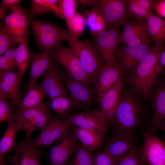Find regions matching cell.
I'll use <instances>...</instances> for the list:
<instances>
[{
    "label": "cell",
    "instance_id": "1",
    "mask_svg": "<svg viewBox=\"0 0 165 165\" xmlns=\"http://www.w3.org/2000/svg\"><path fill=\"white\" fill-rule=\"evenodd\" d=\"M165 49L164 46L151 47L126 79L136 92L145 99L151 94L152 86L157 80L156 77V69L160 57Z\"/></svg>",
    "mask_w": 165,
    "mask_h": 165
},
{
    "label": "cell",
    "instance_id": "2",
    "mask_svg": "<svg viewBox=\"0 0 165 165\" xmlns=\"http://www.w3.org/2000/svg\"><path fill=\"white\" fill-rule=\"evenodd\" d=\"M142 114V106L133 94L129 93L121 94L111 132L113 134H125L134 139Z\"/></svg>",
    "mask_w": 165,
    "mask_h": 165
},
{
    "label": "cell",
    "instance_id": "3",
    "mask_svg": "<svg viewBox=\"0 0 165 165\" xmlns=\"http://www.w3.org/2000/svg\"><path fill=\"white\" fill-rule=\"evenodd\" d=\"M33 36L41 52L51 53L62 41L68 42L70 35L67 30L50 22L29 18Z\"/></svg>",
    "mask_w": 165,
    "mask_h": 165
},
{
    "label": "cell",
    "instance_id": "4",
    "mask_svg": "<svg viewBox=\"0 0 165 165\" xmlns=\"http://www.w3.org/2000/svg\"><path fill=\"white\" fill-rule=\"evenodd\" d=\"M76 55L81 65L88 77L94 82L96 75L103 65L101 59L93 43L70 36L67 42Z\"/></svg>",
    "mask_w": 165,
    "mask_h": 165
},
{
    "label": "cell",
    "instance_id": "5",
    "mask_svg": "<svg viewBox=\"0 0 165 165\" xmlns=\"http://www.w3.org/2000/svg\"><path fill=\"white\" fill-rule=\"evenodd\" d=\"M121 34L118 29H108L92 35V43L103 65L117 61Z\"/></svg>",
    "mask_w": 165,
    "mask_h": 165
},
{
    "label": "cell",
    "instance_id": "6",
    "mask_svg": "<svg viewBox=\"0 0 165 165\" xmlns=\"http://www.w3.org/2000/svg\"><path fill=\"white\" fill-rule=\"evenodd\" d=\"M52 116L46 103L43 101L38 105L20 114L16 118L15 120L20 130L25 132V137L30 138L33 131L42 129Z\"/></svg>",
    "mask_w": 165,
    "mask_h": 165
},
{
    "label": "cell",
    "instance_id": "7",
    "mask_svg": "<svg viewBox=\"0 0 165 165\" xmlns=\"http://www.w3.org/2000/svg\"><path fill=\"white\" fill-rule=\"evenodd\" d=\"M51 54L69 76L89 86L94 82L84 72L76 55L71 47L61 45Z\"/></svg>",
    "mask_w": 165,
    "mask_h": 165
},
{
    "label": "cell",
    "instance_id": "8",
    "mask_svg": "<svg viewBox=\"0 0 165 165\" xmlns=\"http://www.w3.org/2000/svg\"><path fill=\"white\" fill-rule=\"evenodd\" d=\"M93 7L101 14L108 29H118L127 21V1L97 0Z\"/></svg>",
    "mask_w": 165,
    "mask_h": 165
},
{
    "label": "cell",
    "instance_id": "9",
    "mask_svg": "<svg viewBox=\"0 0 165 165\" xmlns=\"http://www.w3.org/2000/svg\"><path fill=\"white\" fill-rule=\"evenodd\" d=\"M10 13L3 18L7 31L12 39L19 44L24 40L29 24L28 12L20 4L10 8Z\"/></svg>",
    "mask_w": 165,
    "mask_h": 165
},
{
    "label": "cell",
    "instance_id": "10",
    "mask_svg": "<svg viewBox=\"0 0 165 165\" xmlns=\"http://www.w3.org/2000/svg\"><path fill=\"white\" fill-rule=\"evenodd\" d=\"M78 139L71 129L57 140L48 154V165H66L79 146Z\"/></svg>",
    "mask_w": 165,
    "mask_h": 165
},
{
    "label": "cell",
    "instance_id": "11",
    "mask_svg": "<svg viewBox=\"0 0 165 165\" xmlns=\"http://www.w3.org/2000/svg\"><path fill=\"white\" fill-rule=\"evenodd\" d=\"M63 80L67 92L74 102L76 108H86L97 98L95 87L75 80L64 73Z\"/></svg>",
    "mask_w": 165,
    "mask_h": 165
},
{
    "label": "cell",
    "instance_id": "12",
    "mask_svg": "<svg viewBox=\"0 0 165 165\" xmlns=\"http://www.w3.org/2000/svg\"><path fill=\"white\" fill-rule=\"evenodd\" d=\"M12 149L14 155L8 156L6 160L12 165H42L39 159L43 151L35 145L30 138L25 137L16 143Z\"/></svg>",
    "mask_w": 165,
    "mask_h": 165
},
{
    "label": "cell",
    "instance_id": "13",
    "mask_svg": "<svg viewBox=\"0 0 165 165\" xmlns=\"http://www.w3.org/2000/svg\"><path fill=\"white\" fill-rule=\"evenodd\" d=\"M140 152L146 165H165V144L152 133L144 132V141Z\"/></svg>",
    "mask_w": 165,
    "mask_h": 165
},
{
    "label": "cell",
    "instance_id": "14",
    "mask_svg": "<svg viewBox=\"0 0 165 165\" xmlns=\"http://www.w3.org/2000/svg\"><path fill=\"white\" fill-rule=\"evenodd\" d=\"M123 72L118 61L104 65L99 69L94 80L98 102L105 93L123 77Z\"/></svg>",
    "mask_w": 165,
    "mask_h": 165
},
{
    "label": "cell",
    "instance_id": "15",
    "mask_svg": "<svg viewBox=\"0 0 165 165\" xmlns=\"http://www.w3.org/2000/svg\"><path fill=\"white\" fill-rule=\"evenodd\" d=\"M64 120L72 127H79L96 130L104 135L108 131V126L100 110H86L71 114Z\"/></svg>",
    "mask_w": 165,
    "mask_h": 165
},
{
    "label": "cell",
    "instance_id": "16",
    "mask_svg": "<svg viewBox=\"0 0 165 165\" xmlns=\"http://www.w3.org/2000/svg\"><path fill=\"white\" fill-rule=\"evenodd\" d=\"M123 25V33L121 34V43L131 47L150 45L151 38L146 22L144 20L127 21Z\"/></svg>",
    "mask_w": 165,
    "mask_h": 165
},
{
    "label": "cell",
    "instance_id": "17",
    "mask_svg": "<svg viewBox=\"0 0 165 165\" xmlns=\"http://www.w3.org/2000/svg\"><path fill=\"white\" fill-rule=\"evenodd\" d=\"M72 127L65 120L52 116L48 123L32 142L39 148L47 147Z\"/></svg>",
    "mask_w": 165,
    "mask_h": 165
},
{
    "label": "cell",
    "instance_id": "18",
    "mask_svg": "<svg viewBox=\"0 0 165 165\" xmlns=\"http://www.w3.org/2000/svg\"><path fill=\"white\" fill-rule=\"evenodd\" d=\"M157 82L152 97L153 114L148 129L152 133L156 132L165 122V78Z\"/></svg>",
    "mask_w": 165,
    "mask_h": 165
},
{
    "label": "cell",
    "instance_id": "19",
    "mask_svg": "<svg viewBox=\"0 0 165 165\" xmlns=\"http://www.w3.org/2000/svg\"><path fill=\"white\" fill-rule=\"evenodd\" d=\"M56 64L51 53H31L29 76L25 90L28 91L36 85L40 76L53 67Z\"/></svg>",
    "mask_w": 165,
    "mask_h": 165
},
{
    "label": "cell",
    "instance_id": "20",
    "mask_svg": "<svg viewBox=\"0 0 165 165\" xmlns=\"http://www.w3.org/2000/svg\"><path fill=\"white\" fill-rule=\"evenodd\" d=\"M63 74L56 64L42 75V80L39 85L48 96V99L67 94L63 80Z\"/></svg>",
    "mask_w": 165,
    "mask_h": 165
},
{
    "label": "cell",
    "instance_id": "21",
    "mask_svg": "<svg viewBox=\"0 0 165 165\" xmlns=\"http://www.w3.org/2000/svg\"><path fill=\"white\" fill-rule=\"evenodd\" d=\"M123 86V78L107 91L98 102L107 126L112 124Z\"/></svg>",
    "mask_w": 165,
    "mask_h": 165
},
{
    "label": "cell",
    "instance_id": "22",
    "mask_svg": "<svg viewBox=\"0 0 165 165\" xmlns=\"http://www.w3.org/2000/svg\"><path fill=\"white\" fill-rule=\"evenodd\" d=\"M151 47L149 44H144L137 47L127 45L119 47L117 61L123 71L131 72L138 64L149 51Z\"/></svg>",
    "mask_w": 165,
    "mask_h": 165
},
{
    "label": "cell",
    "instance_id": "23",
    "mask_svg": "<svg viewBox=\"0 0 165 165\" xmlns=\"http://www.w3.org/2000/svg\"><path fill=\"white\" fill-rule=\"evenodd\" d=\"M17 73L0 72V90L7 96L10 104L17 107L23 94L19 90L21 83Z\"/></svg>",
    "mask_w": 165,
    "mask_h": 165
},
{
    "label": "cell",
    "instance_id": "24",
    "mask_svg": "<svg viewBox=\"0 0 165 165\" xmlns=\"http://www.w3.org/2000/svg\"><path fill=\"white\" fill-rule=\"evenodd\" d=\"M134 139L125 134H113L105 139L104 150L117 160L135 147Z\"/></svg>",
    "mask_w": 165,
    "mask_h": 165
},
{
    "label": "cell",
    "instance_id": "25",
    "mask_svg": "<svg viewBox=\"0 0 165 165\" xmlns=\"http://www.w3.org/2000/svg\"><path fill=\"white\" fill-rule=\"evenodd\" d=\"M71 129L81 144L92 151L100 149L105 142V135L101 132L76 127Z\"/></svg>",
    "mask_w": 165,
    "mask_h": 165
},
{
    "label": "cell",
    "instance_id": "26",
    "mask_svg": "<svg viewBox=\"0 0 165 165\" xmlns=\"http://www.w3.org/2000/svg\"><path fill=\"white\" fill-rule=\"evenodd\" d=\"M148 31L156 46H164L165 43V19L159 17L152 13H149L146 18Z\"/></svg>",
    "mask_w": 165,
    "mask_h": 165
},
{
    "label": "cell",
    "instance_id": "27",
    "mask_svg": "<svg viewBox=\"0 0 165 165\" xmlns=\"http://www.w3.org/2000/svg\"><path fill=\"white\" fill-rule=\"evenodd\" d=\"M46 103L50 109L54 112L57 117L62 120L66 119L76 108L73 101L67 94L48 99Z\"/></svg>",
    "mask_w": 165,
    "mask_h": 165
},
{
    "label": "cell",
    "instance_id": "28",
    "mask_svg": "<svg viewBox=\"0 0 165 165\" xmlns=\"http://www.w3.org/2000/svg\"><path fill=\"white\" fill-rule=\"evenodd\" d=\"M46 96V94L39 84H37L32 87L28 91L17 107L14 116L15 120L16 117L21 113L39 105Z\"/></svg>",
    "mask_w": 165,
    "mask_h": 165
},
{
    "label": "cell",
    "instance_id": "29",
    "mask_svg": "<svg viewBox=\"0 0 165 165\" xmlns=\"http://www.w3.org/2000/svg\"><path fill=\"white\" fill-rule=\"evenodd\" d=\"M59 2L60 0H32L28 12L29 18L48 13H53L61 18Z\"/></svg>",
    "mask_w": 165,
    "mask_h": 165
},
{
    "label": "cell",
    "instance_id": "30",
    "mask_svg": "<svg viewBox=\"0 0 165 165\" xmlns=\"http://www.w3.org/2000/svg\"><path fill=\"white\" fill-rule=\"evenodd\" d=\"M20 130L16 121H10L0 141V165H6L4 159L6 154L12 149L16 144L15 140L18 132Z\"/></svg>",
    "mask_w": 165,
    "mask_h": 165
},
{
    "label": "cell",
    "instance_id": "31",
    "mask_svg": "<svg viewBox=\"0 0 165 165\" xmlns=\"http://www.w3.org/2000/svg\"><path fill=\"white\" fill-rule=\"evenodd\" d=\"M29 33L30 30L27 33L24 41L16 49L15 64L17 69L16 72L21 82L30 61L31 53L28 46Z\"/></svg>",
    "mask_w": 165,
    "mask_h": 165
},
{
    "label": "cell",
    "instance_id": "32",
    "mask_svg": "<svg viewBox=\"0 0 165 165\" xmlns=\"http://www.w3.org/2000/svg\"><path fill=\"white\" fill-rule=\"evenodd\" d=\"M85 15L86 24L89 28L90 32L95 35L108 29L107 24L101 13L93 8L86 12Z\"/></svg>",
    "mask_w": 165,
    "mask_h": 165
},
{
    "label": "cell",
    "instance_id": "33",
    "mask_svg": "<svg viewBox=\"0 0 165 165\" xmlns=\"http://www.w3.org/2000/svg\"><path fill=\"white\" fill-rule=\"evenodd\" d=\"M70 36L78 38L83 33L86 25L85 14L76 13L72 18L65 21Z\"/></svg>",
    "mask_w": 165,
    "mask_h": 165
},
{
    "label": "cell",
    "instance_id": "34",
    "mask_svg": "<svg viewBox=\"0 0 165 165\" xmlns=\"http://www.w3.org/2000/svg\"><path fill=\"white\" fill-rule=\"evenodd\" d=\"M6 95L0 90V123L15 121L14 116L17 107L8 102Z\"/></svg>",
    "mask_w": 165,
    "mask_h": 165
},
{
    "label": "cell",
    "instance_id": "35",
    "mask_svg": "<svg viewBox=\"0 0 165 165\" xmlns=\"http://www.w3.org/2000/svg\"><path fill=\"white\" fill-rule=\"evenodd\" d=\"M68 165H93V151L79 144L78 148Z\"/></svg>",
    "mask_w": 165,
    "mask_h": 165
},
{
    "label": "cell",
    "instance_id": "36",
    "mask_svg": "<svg viewBox=\"0 0 165 165\" xmlns=\"http://www.w3.org/2000/svg\"><path fill=\"white\" fill-rule=\"evenodd\" d=\"M116 165H146L142 159L140 150L135 146L118 160Z\"/></svg>",
    "mask_w": 165,
    "mask_h": 165
},
{
    "label": "cell",
    "instance_id": "37",
    "mask_svg": "<svg viewBox=\"0 0 165 165\" xmlns=\"http://www.w3.org/2000/svg\"><path fill=\"white\" fill-rule=\"evenodd\" d=\"M77 2L75 0H60L59 6L62 19L67 20L75 16L77 13Z\"/></svg>",
    "mask_w": 165,
    "mask_h": 165
},
{
    "label": "cell",
    "instance_id": "38",
    "mask_svg": "<svg viewBox=\"0 0 165 165\" xmlns=\"http://www.w3.org/2000/svg\"><path fill=\"white\" fill-rule=\"evenodd\" d=\"M17 43L9 36L4 23L0 25V55H2L6 51L14 47Z\"/></svg>",
    "mask_w": 165,
    "mask_h": 165
},
{
    "label": "cell",
    "instance_id": "39",
    "mask_svg": "<svg viewBox=\"0 0 165 165\" xmlns=\"http://www.w3.org/2000/svg\"><path fill=\"white\" fill-rule=\"evenodd\" d=\"M127 10L128 15L134 17L137 20L146 19L150 13L141 7L134 0H127Z\"/></svg>",
    "mask_w": 165,
    "mask_h": 165
},
{
    "label": "cell",
    "instance_id": "40",
    "mask_svg": "<svg viewBox=\"0 0 165 165\" xmlns=\"http://www.w3.org/2000/svg\"><path fill=\"white\" fill-rule=\"evenodd\" d=\"M116 161L104 150L98 152L94 156L93 165H116Z\"/></svg>",
    "mask_w": 165,
    "mask_h": 165
},
{
    "label": "cell",
    "instance_id": "41",
    "mask_svg": "<svg viewBox=\"0 0 165 165\" xmlns=\"http://www.w3.org/2000/svg\"><path fill=\"white\" fill-rule=\"evenodd\" d=\"M21 1L20 0H2L0 7V19H3L6 16L7 10L13 6L18 5Z\"/></svg>",
    "mask_w": 165,
    "mask_h": 165
},
{
    "label": "cell",
    "instance_id": "42",
    "mask_svg": "<svg viewBox=\"0 0 165 165\" xmlns=\"http://www.w3.org/2000/svg\"><path fill=\"white\" fill-rule=\"evenodd\" d=\"M16 68L9 63L2 56H0V72H16Z\"/></svg>",
    "mask_w": 165,
    "mask_h": 165
},
{
    "label": "cell",
    "instance_id": "43",
    "mask_svg": "<svg viewBox=\"0 0 165 165\" xmlns=\"http://www.w3.org/2000/svg\"><path fill=\"white\" fill-rule=\"evenodd\" d=\"M153 9L157 16L165 18V0L155 1Z\"/></svg>",
    "mask_w": 165,
    "mask_h": 165
},
{
    "label": "cell",
    "instance_id": "44",
    "mask_svg": "<svg viewBox=\"0 0 165 165\" xmlns=\"http://www.w3.org/2000/svg\"><path fill=\"white\" fill-rule=\"evenodd\" d=\"M134 1L149 13H152L155 0H134Z\"/></svg>",
    "mask_w": 165,
    "mask_h": 165
},
{
    "label": "cell",
    "instance_id": "45",
    "mask_svg": "<svg viewBox=\"0 0 165 165\" xmlns=\"http://www.w3.org/2000/svg\"><path fill=\"white\" fill-rule=\"evenodd\" d=\"M16 49L15 47H13L6 51L2 55L9 63L16 67L15 57Z\"/></svg>",
    "mask_w": 165,
    "mask_h": 165
},
{
    "label": "cell",
    "instance_id": "46",
    "mask_svg": "<svg viewBox=\"0 0 165 165\" xmlns=\"http://www.w3.org/2000/svg\"><path fill=\"white\" fill-rule=\"evenodd\" d=\"M165 67V49L159 59L156 71V76L158 78L163 69Z\"/></svg>",
    "mask_w": 165,
    "mask_h": 165
},
{
    "label": "cell",
    "instance_id": "47",
    "mask_svg": "<svg viewBox=\"0 0 165 165\" xmlns=\"http://www.w3.org/2000/svg\"><path fill=\"white\" fill-rule=\"evenodd\" d=\"M77 1L81 5L85 6H93L97 0H78Z\"/></svg>",
    "mask_w": 165,
    "mask_h": 165
},
{
    "label": "cell",
    "instance_id": "48",
    "mask_svg": "<svg viewBox=\"0 0 165 165\" xmlns=\"http://www.w3.org/2000/svg\"><path fill=\"white\" fill-rule=\"evenodd\" d=\"M161 128L162 130L165 132V122L162 125Z\"/></svg>",
    "mask_w": 165,
    "mask_h": 165
},
{
    "label": "cell",
    "instance_id": "49",
    "mask_svg": "<svg viewBox=\"0 0 165 165\" xmlns=\"http://www.w3.org/2000/svg\"><path fill=\"white\" fill-rule=\"evenodd\" d=\"M163 73H164V76L165 77V67L163 69Z\"/></svg>",
    "mask_w": 165,
    "mask_h": 165
}]
</instances>
